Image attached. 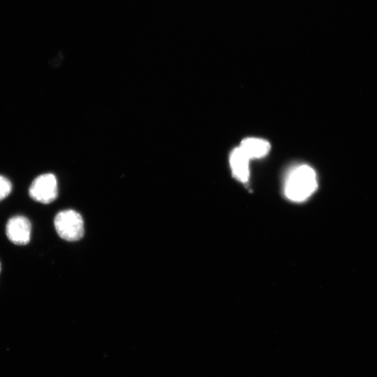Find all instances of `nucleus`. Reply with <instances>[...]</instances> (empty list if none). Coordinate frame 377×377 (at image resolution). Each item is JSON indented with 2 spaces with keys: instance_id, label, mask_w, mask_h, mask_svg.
<instances>
[{
  "instance_id": "obj_1",
  "label": "nucleus",
  "mask_w": 377,
  "mask_h": 377,
  "mask_svg": "<svg viewBox=\"0 0 377 377\" xmlns=\"http://www.w3.org/2000/svg\"><path fill=\"white\" fill-rule=\"evenodd\" d=\"M318 187L315 170L309 165H300L288 175L285 183L284 194L291 201L303 202L314 194Z\"/></svg>"
},
{
  "instance_id": "obj_2",
  "label": "nucleus",
  "mask_w": 377,
  "mask_h": 377,
  "mask_svg": "<svg viewBox=\"0 0 377 377\" xmlns=\"http://www.w3.org/2000/svg\"><path fill=\"white\" fill-rule=\"evenodd\" d=\"M54 225L58 236L66 241H80L85 234L82 216L73 210L58 212L55 217Z\"/></svg>"
},
{
  "instance_id": "obj_3",
  "label": "nucleus",
  "mask_w": 377,
  "mask_h": 377,
  "mask_svg": "<svg viewBox=\"0 0 377 377\" xmlns=\"http://www.w3.org/2000/svg\"><path fill=\"white\" fill-rule=\"evenodd\" d=\"M29 195L34 201L43 204L53 203L58 196L56 177L52 174L37 177L29 188Z\"/></svg>"
},
{
  "instance_id": "obj_4",
  "label": "nucleus",
  "mask_w": 377,
  "mask_h": 377,
  "mask_svg": "<svg viewBox=\"0 0 377 377\" xmlns=\"http://www.w3.org/2000/svg\"><path fill=\"white\" fill-rule=\"evenodd\" d=\"M32 223L26 217L15 216L9 219L6 226V235L10 242L16 246H26L30 241Z\"/></svg>"
},
{
  "instance_id": "obj_5",
  "label": "nucleus",
  "mask_w": 377,
  "mask_h": 377,
  "mask_svg": "<svg viewBox=\"0 0 377 377\" xmlns=\"http://www.w3.org/2000/svg\"><path fill=\"white\" fill-rule=\"evenodd\" d=\"M250 159L240 147L235 148L230 156V166L234 176L242 183H247L250 178Z\"/></svg>"
},
{
  "instance_id": "obj_6",
  "label": "nucleus",
  "mask_w": 377,
  "mask_h": 377,
  "mask_svg": "<svg viewBox=\"0 0 377 377\" xmlns=\"http://www.w3.org/2000/svg\"><path fill=\"white\" fill-rule=\"evenodd\" d=\"M240 147L250 160H255L266 156L270 149V145L264 139L248 138L241 142Z\"/></svg>"
},
{
  "instance_id": "obj_7",
  "label": "nucleus",
  "mask_w": 377,
  "mask_h": 377,
  "mask_svg": "<svg viewBox=\"0 0 377 377\" xmlns=\"http://www.w3.org/2000/svg\"><path fill=\"white\" fill-rule=\"evenodd\" d=\"M12 192L11 181L5 176H0V202L8 197Z\"/></svg>"
},
{
  "instance_id": "obj_8",
  "label": "nucleus",
  "mask_w": 377,
  "mask_h": 377,
  "mask_svg": "<svg viewBox=\"0 0 377 377\" xmlns=\"http://www.w3.org/2000/svg\"><path fill=\"white\" fill-rule=\"evenodd\" d=\"M2 271V264L1 262H0V273H1Z\"/></svg>"
}]
</instances>
